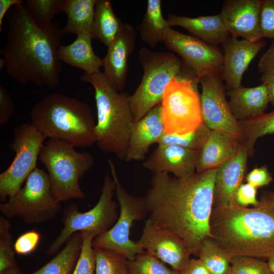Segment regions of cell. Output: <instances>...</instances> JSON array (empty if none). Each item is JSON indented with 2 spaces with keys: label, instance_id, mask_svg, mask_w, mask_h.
<instances>
[{
  "label": "cell",
  "instance_id": "cell-41",
  "mask_svg": "<svg viewBox=\"0 0 274 274\" xmlns=\"http://www.w3.org/2000/svg\"><path fill=\"white\" fill-rule=\"evenodd\" d=\"M257 188L249 183H243L236 193V204L243 207H248L249 205L254 207L258 206L260 201L257 199Z\"/></svg>",
  "mask_w": 274,
  "mask_h": 274
},
{
  "label": "cell",
  "instance_id": "cell-13",
  "mask_svg": "<svg viewBox=\"0 0 274 274\" xmlns=\"http://www.w3.org/2000/svg\"><path fill=\"white\" fill-rule=\"evenodd\" d=\"M163 42L182 58L184 74L195 83L198 84L205 76L221 74L223 53L217 47L171 27L167 30Z\"/></svg>",
  "mask_w": 274,
  "mask_h": 274
},
{
  "label": "cell",
  "instance_id": "cell-43",
  "mask_svg": "<svg viewBox=\"0 0 274 274\" xmlns=\"http://www.w3.org/2000/svg\"><path fill=\"white\" fill-rule=\"evenodd\" d=\"M15 106L10 95L3 85L0 84V125L8 122L12 117Z\"/></svg>",
  "mask_w": 274,
  "mask_h": 274
},
{
  "label": "cell",
  "instance_id": "cell-50",
  "mask_svg": "<svg viewBox=\"0 0 274 274\" xmlns=\"http://www.w3.org/2000/svg\"><path fill=\"white\" fill-rule=\"evenodd\" d=\"M268 261L267 262L268 267L273 274H274V255L268 259Z\"/></svg>",
  "mask_w": 274,
  "mask_h": 274
},
{
  "label": "cell",
  "instance_id": "cell-11",
  "mask_svg": "<svg viewBox=\"0 0 274 274\" xmlns=\"http://www.w3.org/2000/svg\"><path fill=\"white\" fill-rule=\"evenodd\" d=\"M164 132L184 135L194 131L202 123L197 84L176 77L166 86L161 102Z\"/></svg>",
  "mask_w": 274,
  "mask_h": 274
},
{
  "label": "cell",
  "instance_id": "cell-19",
  "mask_svg": "<svg viewBox=\"0 0 274 274\" xmlns=\"http://www.w3.org/2000/svg\"><path fill=\"white\" fill-rule=\"evenodd\" d=\"M136 33L129 24L123 23L117 36L107 47V53L102 59L103 72L110 84L120 91L124 88L128 72V59L133 52Z\"/></svg>",
  "mask_w": 274,
  "mask_h": 274
},
{
  "label": "cell",
  "instance_id": "cell-26",
  "mask_svg": "<svg viewBox=\"0 0 274 274\" xmlns=\"http://www.w3.org/2000/svg\"><path fill=\"white\" fill-rule=\"evenodd\" d=\"M96 0H64L61 11L67 15L64 35L90 32L94 21Z\"/></svg>",
  "mask_w": 274,
  "mask_h": 274
},
{
  "label": "cell",
  "instance_id": "cell-17",
  "mask_svg": "<svg viewBox=\"0 0 274 274\" xmlns=\"http://www.w3.org/2000/svg\"><path fill=\"white\" fill-rule=\"evenodd\" d=\"M223 62L220 76L228 90L240 87L250 63L266 45L262 39L251 42L230 36L222 43Z\"/></svg>",
  "mask_w": 274,
  "mask_h": 274
},
{
  "label": "cell",
  "instance_id": "cell-35",
  "mask_svg": "<svg viewBox=\"0 0 274 274\" xmlns=\"http://www.w3.org/2000/svg\"><path fill=\"white\" fill-rule=\"evenodd\" d=\"M64 0H27L24 5L32 17L39 24L46 26L61 11Z\"/></svg>",
  "mask_w": 274,
  "mask_h": 274
},
{
  "label": "cell",
  "instance_id": "cell-16",
  "mask_svg": "<svg viewBox=\"0 0 274 274\" xmlns=\"http://www.w3.org/2000/svg\"><path fill=\"white\" fill-rule=\"evenodd\" d=\"M262 0H227L219 13L230 36L251 42L262 39L260 23Z\"/></svg>",
  "mask_w": 274,
  "mask_h": 274
},
{
  "label": "cell",
  "instance_id": "cell-33",
  "mask_svg": "<svg viewBox=\"0 0 274 274\" xmlns=\"http://www.w3.org/2000/svg\"><path fill=\"white\" fill-rule=\"evenodd\" d=\"M211 130L203 122L194 131L184 134H163L158 145H175L188 149L200 151L206 143Z\"/></svg>",
  "mask_w": 274,
  "mask_h": 274
},
{
  "label": "cell",
  "instance_id": "cell-15",
  "mask_svg": "<svg viewBox=\"0 0 274 274\" xmlns=\"http://www.w3.org/2000/svg\"><path fill=\"white\" fill-rule=\"evenodd\" d=\"M137 244L149 254L181 272L192 252L185 242L174 233L155 227L147 219Z\"/></svg>",
  "mask_w": 274,
  "mask_h": 274
},
{
  "label": "cell",
  "instance_id": "cell-40",
  "mask_svg": "<svg viewBox=\"0 0 274 274\" xmlns=\"http://www.w3.org/2000/svg\"><path fill=\"white\" fill-rule=\"evenodd\" d=\"M40 234L36 230H30L21 234L14 244V249L18 254L27 255L34 251L38 245Z\"/></svg>",
  "mask_w": 274,
  "mask_h": 274
},
{
  "label": "cell",
  "instance_id": "cell-22",
  "mask_svg": "<svg viewBox=\"0 0 274 274\" xmlns=\"http://www.w3.org/2000/svg\"><path fill=\"white\" fill-rule=\"evenodd\" d=\"M229 105L238 121L250 119L264 113L270 102L265 83L253 87H240L228 90Z\"/></svg>",
  "mask_w": 274,
  "mask_h": 274
},
{
  "label": "cell",
  "instance_id": "cell-12",
  "mask_svg": "<svg viewBox=\"0 0 274 274\" xmlns=\"http://www.w3.org/2000/svg\"><path fill=\"white\" fill-rule=\"evenodd\" d=\"M46 139L31 122L19 125L9 145L15 152L14 158L7 169L0 174V201L3 203L21 188L37 167V161Z\"/></svg>",
  "mask_w": 274,
  "mask_h": 274
},
{
  "label": "cell",
  "instance_id": "cell-6",
  "mask_svg": "<svg viewBox=\"0 0 274 274\" xmlns=\"http://www.w3.org/2000/svg\"><path fill=\"white\" fill-rule=\"evenodd\" d=\"M75 147L65 141L49 139L40 152L39 159L47 170L53 195L60 202L85 197L79 180L93 166L94 158Z\"/></svg>",
  "mask_w": 274,
  "mask_h": 274
},
{
  "label": "cell",
  "instance_id": "cell-10",
  "mask_svg": "<svg viewBox=\"0 0 274 274\" xmlns=\"http://www.w3.org/2000/svg\"><path fill=\"white\" fill-rule=\"evenodd\" d=\"M108 163L115 183V194L120 206V213L116 223L108 231L93 239L92 246L116 251L128 260H133L145 250L130 239V228L134 221L142 220L146 217L148 209L144 197L132 195L123 187L113 161L109 159Z\"/></svg>",
  "mask_w": 274,
  "mask_h": 274
},
{
  "label": "cell",
  "instance_id": "cell-46",
  "mask_svg": "<svg viewBox=\"0 0 274 274\" xmlns=\"http://www.w3.org/2000/svg\"><path fill=\"white\" fill-rule=\"evenodd\" d=\"M22 0H0V31H2L4 18L7 13L14 6L24 4Z\"/></svg>",
  "mask_w": 274,
  "mask_h": 274
},
{
  "label": "cell",
  "instance_id": "cell-52",
  "mask_svg": "<svg viewBox=\"0 0 274 274\" xmlns=\"http://www.w3.org/2000/svg\"><path fill=\"white\" fill-rule=\"evenodd\" d=\"M272 43L274 44V40L272 41Z\"/></svg>",
  "mask_w": 274,
  "mask_h": 274
},
{
  "label": "cell",
  "instance_id": "cell-49",
  "mask_svg": "<svg viewBox=\"0 0 274 274\" xmlns=\"http://www.w3.org/2000/svg\"><path fill=\"white\" fill-rule=\"evenodd\" d=\"M21 272L20 271L18 266H15L7 270H5L1 272L0 274H21Z\"/></svg>",
  "mask_w": 274,
  "mask_h": 274
},
{
  "label": "cell",
  "instance_id": "cell-36",
  "mask_svg": "<svg viewBox=\"0 0 274 274\" xmlns=\"http://www.w3.org/2000/svg\"><path fill=\"white\" fill-rule=\"evenodd\" d=\"M9 220L0 216V272L17 266Z\"/></svg>",
  "mask_w": 274,
  "mask_h": 274
},
{
  "label": "cell",
  "instance_id": "cell-32",
  "mask_svg": "<svg viewBox=\"0 0 274 274\" xmlns=\"http://www.w3.org/2000/svg\"><path fill=\"white\" fill-rule=\"evenodd\" d=\"M95 256V274H128V260L112 250L93 248Z\"/></svg>",
  "mask_w": 274,
  "mask_h": 274
},
{
  "label": "cell",
  "instance_id": "cell-27",
  "mask_svg": "<svg viewBox=\"0 0 274 274\" xmlns=\"http://www.w3.org/2000/svg\"><path fill=\"white\" fill-rule=\"evenodd\" d=\"M123 24L115 15L110 1L96 0L91 31L92 39L99 40L108 47L114 41Z\"/></svg>",
  "mask_w": 274,
  "mask_h": 274
},
{
  "label": "cell",
  "instance_id": "cell-39",
  "mask_svg": "<svg viewBox=\"0 0 274 274\" xmlns=\"http://www.w3.org/2000/svg\"><path fill=\"white\" fill-rule=\"evenodd\" d=\"M261 32L263 38L274 40V0H262L260 11Z\"/></svg>",
  "mask_w": 274,
  "mask_h": 274
},
{
  "label": "cell",
  "instance_id": "cell-38",
  "mask_svg": "<svg viewBox=\"0 0 274 274\" xmlns=\"http://www.w3.org/2000/svg\"><path fill=\"white\" fill-rule=\"evenodd\" d=\"M231 266V274H273L267 262L253 257H233Z\"/></svg>",
  "mask_w": 274,
  "mask_h": 274
},
{
  "label": "cell",
  "instance_id": "cell-37",
  "mask_svg": "<svg viewBox=\"0 0 274 274\" xmlns=\"http://www.w3.org/2000/svg\"><path fill=\"white\" fill-rule=\"evenodd\" d=\"M80 232L83 238L82 245L72 274H95V256L92 246L95 235L88 231Z\"/></svg>",
  "mask_w": 274,
  "mask_h": 274
},
{
  "label": "cell",
  "instance_id": "cell-28",
  "mask_svg": "<svg viewBox=\"0 0 274 274\" xmlns=\"http://www.w3.org/2000/svg\"><path fill=\"white\" fill-rule=\"evenodd\" d=\"M147 4L146 13L138 28L142 40L154 48L164 42L166 32L170 26L163 16L161 1L148 0Z\"/></svg>",
  "mask_w": 274,
  "mask_h": 274
},
{
  "label": "cell",
  "instance_id": "cell-20",
  "mask_svg": "<svg viewBox=\"0 0 274 274\" xmlns=\"http://www.w3.org/2000/svg\"><path fill=\"white\" fill-rule=\"evenodd\" d=\"M199 152L175 145H158L142 165L153 174L170 173L176 178H186L195 173Z\"/></svg>",
  "mask_w": 274,
  "mask_h": 274
},
{
  "label": "cell",
  "instance_id": "cell-8",
  "mask_svg": "<svg viewBox=\"0 0 274 274\" xmlns=\"http://www.w3.org/2000/svg\"><path fill=\"white\" fill-rule=\"evenodd\" d=\"M115 189V181L108 173L104 178L99 200L92 209L82 213L76 204L70 203L63 211L62 218L63 227L49 246L47 254L52 255L57 253L61 246L76 232L90 231L95 237L108 231L115 224L119 216L118 203L113 199Z\"/></svg>",
  "mask_w": 274,
  "mask_h": 274
},
{
  "label": "cell",
  "instance_id": "cell-9",
  "mask_svg": "<svg viewBox=\"0 0 274 274\" xmlns=\"http://www.w3.org/2000/svg\"><path fill=\"white\" fill-rule=\"evenodd\" d=\"M60 210V202L53 195L48 174L37 167L27 177L23 187L0 204L4 216L18 217L29 225L52 220Z\"/></svg>",
  "mask_w": 274,
  "mask_h": 274
},
{
  "label": "cell",
  "instance_id": "cell-48",
  "mask_svg": "<svg viewBox=\"0 0 274 274\" xmlns=\"http://www.w3.org/2000/svg\"><path fill=\"white\" fill-rule=\"evenodd\" d=\"M262 197L265 199L274 208V191L263 192Z\"/></svg>",
  "mask_w": 274,
  "mask_h": 274
},
{
  "label": "cell",
  "instance_id": "cell-14",
  "mask_svg": "<svg viewBox=\"0 0 274 274\" xmlns=\"http://www.w3.org/2000/svg\"><path fill=\"white\" fill-rule=\"evenodd\" d=\"M203 122L211 130L242 143L245 137L238 121L234 117L225 95L220 74L205 76L199 80Z\"/></svg>",
  "mask_w": 274,
  "mask_h": 274
},
{
  "label": "cell",
  "instance_id": "cell-34",
  "mask_svg": "<svg viewBox=\"0 0 274 274\" xmlns=\"http://www.w3.org/2000/svg\"><path fill=\"white\" fill-rule=\"evenodd\" d=\"M128 274H181L145 251L128 260Z\"/></svg>",
  "mask_w": 274,
  "mask_h": 274
},
{
  "label": "cell",
  "instance_id": "cell-45",
  "mask_svg": "<svg viewBox=\"0 0 274 274\" xmlns=\"http://www.w3.org/2000/svg\"><path fill=\"white\" fill-rule=\"evenodd\" d=\"M181 274H211L203 262L199 259H190Z\"/></svg>",
  "mask_w": 274,
  "mask_h": 274
},
{
  "label": "cell",
  "instance_id": "cell-24",
  "mask_svg": "<svg viewBox=\"0 0 274 274\" xmlns=\"http://www.w3.org/2000/svg\"><path fill=\"white\" fill-rule=\"evenodd\" d=\"M92 39L90 32L78 35L72 43L66 46L61 45L59 50V59L89 74L100 72V68L102 66V59L94 53Z\"/></svg>",
  "mask_w": 274,
  "mask_h": 274
},
{
  "label": "cell",
  "instance_id": "cell-21",
  "mask_svg": "<svg viewBox=\"0 0 274 274\" xmlns=\"http://www.w3.org/2000/svg\"><path fill=\"white\" fill-rule=\"evenodd\" d=\"M164 132L160 103L141 119L133 122L124 161L144 160L150 146L157 144Z\"/></svg>",
  "mask_w": 274,
  "mask_h": 274
},
{
  "label": "cell",
  "instance_id": "cell-2",
  "mask_svg": "<svg viewBox=\"0 0 274 274\" xmlns=\"http://www.w3.org/2000/svg\"><path fill=\"white\" fill-rule=\"evenodd\" d=\"M6 18L7 39L1 53L9 77L22 86L32 82L40 87L56 88L62 68L59 50L64 35L60 24L40 25L24 3L13 6Z\"/></svg>",
  "mask_w": 274,
  "mask_h": 274
},
{
  "label": "cell",
  "instance_id": "cell-23",
  "mask_svg": "<svg viewBox=\"0 0 274 274\" xmlns=\"http://www.w3.org/2000/svg\"><path fill=\"white\" fill-rule=\"evenodd\" d=\"M167 20L170 27L186 29L193 36L212 46L217 47L230 36L219 14L193 18L168 14Z\"/></svg>",
  "mask_w": 274,
  "mask_h": 274
},
{
  "label": "cell",
  "instance_id": "cell-18",
  "mask_svg": "<svg viewBox=\"0 0 274 274\" xmlns=\"http://www.w3.org/2000/svg\"><path fill=\"white\" fill-rule=\"evenodd\" d=\"M248 156L245 143L241 142L232 155L217 168L213 208L236 204L235 195L243 184Z\"/></svg>",
  "mask_w": 274,
  "mask_h": 274
},
{
  "label": "cell",
  "instance_id": "cell-5",
  "mask_svg": "<svg viewBox=\"0 0 274 274\" xmlns=\"http://www.w3.org/2000/svg\"><path fill=\"white\" fill-rule=\"evenodd\" d=\"M80 80L90 83L94 89L97 146L102 151L124 160L133 122L129 95L114 88L100 72L93 74L84 72Z\"/></svg>",
  "mask_w": 274,
  "mask_h": 274
},
{
  "label": "cell",
  "instance_id": "cell-51",
  "mask_svg": "<svg viewBox=\"0 0 274 274\" xmlns=\"http://www.w3.org/2000/svg\"><path fill=\"white\" fill-rule=\"evenodd\" d=\"M6 68V62L4 58H1L0 59V69H4Z\"/></svg>",
  "mask_w": 274,
  "mask_h": 274
},
{
  "label": "cell",
  "instance_id": "cell-42",
  "mask_svg": "<svg viewBox=\"0 0 274 274\" xmlns=\"http://www.w3.org/2000/svg\"><path fill=\"white\" fill-rule=\"evenodd\" d=\"M246 180L248 183L258 188L268 186L272 181V177L267 166L263 165L254 168L247 175Z\"/></svg>",
  "mask_w": 274,
  "mask_h": 274
},
{
  "label": "cell",
  "instance_id": "cell-7",
  "mask_svg": "<svg viewBox=\"0 0 274 274\" xmlns=\"http://www.w3.org/2000/svg\"><path fill=\"white\" fill-rule=\"evenodd\" d=\"M139 60L143 68V78L135 92L129 95L133 121L161 103L166 86L174 78H183L182 60L172 53L143 48Z\"/></svg>",
  "mask_w": 274,
  "mask_h": 274
},
{
  "label": "cell",
  "instance_id": "cell-44",
  "mask_svg": "<svg viewBox=\"0 0 274 274\" xmlns=\"http://www.w3.org/2000/svg\"><path fill=\"white\" fill-rule=\"evenodd\" d=\"M259 71L262 75L274 74V44L262 55L258 63Z\"/></svg>",
  "mask_w": 274,
  "mask_h": 274
},
{
  "label": "cell",
  "instance_id": "cell-30",
  "mask_svg": "<svg viewBox=\"0 0 274 274\" xmlns=\"http://www.w3.org/2000/svg\"><path fill=\"white\" fill-rule=\"evenodd\" d=\"M197 256L211 274H231V257L211 237L203 241Z\"/></svg>",
  "mask_w": 274,
  "mask_h": 274
},
{
  "label": "cell",
  "instance_id": "cell-3",
  "mask_svg": "<svg viewBox=\"0 0 274 274\" xmlns=\"http://www.w3.org/2000/svg\"><path fill=\"white\" fill-rule=\"evenodd\" d=\"M258 206L213 208L211 238L231 258L269 259L274 255V208L261 197Z\"/></svg>",
  "mask_w": 274,
  "mask_h": 274
},
{
  "label": "cell",
  "instance_id": "cell-4",
  "mask_svg": "<svg viewBox=\"0 0 274 274\" xmlns=\"http://www.w3.org/2000/svg\"><path fill=\"white\" fill-rule=\"evenodd\" d=\"M31 123L45 139H58L75 147L96 143V122L90 106L74 97L53 93L32 107Z\"/></svg>",
  "mask_w": 274,
  "mask_h": 274
},
{
  "label": "cell",
  "instance_id": "cell-47",
  "mask_svg": "<svg viewBox=\"0 0 274 274\" xmlns=\"http://www.w3.org/2000/svg\"><path fill=\"white\" fill-rule=\"evenodd\" d=\"M260 81L261 83L266 84L268 89L270 102L274 106V74L262 75Z\"/></svg>",
  "mask_w": 274,
  "mask_h": 274
},
{
  "label": "cell",
  "instance_id": "cell-1",
  "mask_svg": "<svg viewBox=\"0 0 274 274\" xmlns=\"http://www.w3.org/2000/svg\"><path fill=\"white\" fill-rule=\"evenodd\" d=\"M217 170L215 168L181 178L166 173L154 174L144 197L148 219L155 227L180 237L196 256L203 241L211 237L210 221Z\"/></svg>",
  "mask_w": 274,
  "mask_h": 274
},
{
  "label": "cell",
  "instance_id": "cell-29",
  "mask_svg": "<svg viewBox=\"0 0 274 274\" xmlns=\"http://www.w3.org/2000/svg\"><path fill=\"white\" fill-rule=\"evenodd\" d=\"M82 241L80 232L73 234L64 248L53 259L30 274H72L80 255Z\"/></svg>",
  "mask_w": 274,
  "mask_h": 274
},
{
  "label": "cell",
  "instance_id": "cell-25",
  "mask_svg": "<svg viewBox=\"0 0 274 274\" xmlns=\"http://www.w3.org/2000/svg\"><path fill=\"white\" fill-rule=\"evenodd\" d=\"M241 142L216 131L210 135L199 152L197 172L218 168L236 151Z\"/></svg>",
  "mask_w": 274,
  "mask_h": 274
},
{
  "label": "cell",
  "instance_id": "cell-31",
  "mask_svg": "<svg viewBox=\"0 0 274 274\" xmlns=\"http://www.w3.org/2000/svg\"><path fill=\"white\" fill-rule=\"evenodd\" d=\"M238 122L244 133L249 155L252 156L257 139L274 133V110Z\"/></svg>",
  "mask_w": 274,
  "mask_h": 274
}]
</instances>
